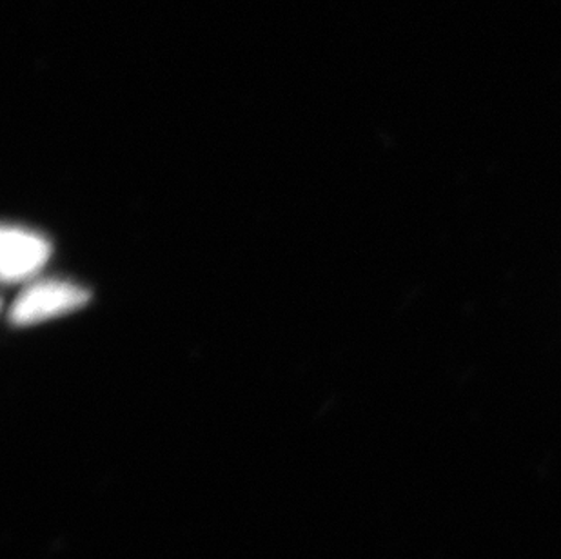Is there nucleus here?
<instances>
[{
  "instance_id": "nucleus-2",
  "label": "nucleus",
  "mask_w": 561,
  "mask_h": 559,
  "mask_svg": "<svg viewBox=\"0 0 561 559\" xmlns=\"http://www.w3.org/2000/svg\"><path fill=\"white\" fill-rule=\"evenodd\" d=\"M51 254L48 240L24 227L4 226L0 237V270L4 282H21L43 270Z\"/></svg>"
},
{
  "instance_id": "nucleus-1",
  "label": "nucleus",
  "mask_w": 561,
  "mask_h": 559,
  "mask_svg": "<svg viewBox=\"0 0 561 559\" xmlns=\"http://www.w3.org/2000/svg\"><path fill=\"white\" fill-rule=\"evenodd\" d=\"M90 301V293L60 280H46L27 285L10 309V322L15 326H33L51 318L77 311Z\"/></svg>"
}]
</instances>
